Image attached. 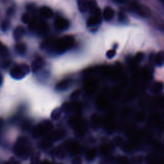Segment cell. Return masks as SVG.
<instances>
[{"mask_svg":"<svg viewBox=\"0 0 164 164\" xmlns=\"http://www.w3.org/2000/svg\"><path fill=\"white\" fill-rule=\"evenodd\" d=\"M75 40L71 36H65L58 40L54 44V49L58 53H62L73 47Z\"/></svg>","mask_w":164,"mask_h":164,"instance_id":"1","label":"cell"},{"mask_svg":"<svg viewBox=\"0 0 164 164\" xmlns=\"http://www.w3.org/2000/svg\"><path fill=\"white\" fill-rule=\"evenodd\" d=\"M14 153L23 159L28 158L30 155V149L27 146L26 139L23 137L19 138L14 147Z\"/></svg>","mask_w":164,"mask_h":164,"instance_id":"2","label":"cell"},{"mask_svg":"<svg viewBox=\"0 0 164 164\" xmlns=\"http://www.w3.org/2000/svg\"><path fill=\"white\" fill-rule=\"evenodd\" d=\"M30 67L27 64L16 65L10 70V75L15 80H21L30 73Z\"/></svg>","mask_w":164,"mask_h":164,"instance_id":"3","label":"cell"},{"mask_svg":"<svg viewBox=\"0 0 164 164\" xmlns=\"http://www.w3.org/2000/svg\"><path fill=\"white\" fill-rule=\"evenodd\" d=\"M52 128V124L50 121H44L40 123L33 129L32 134L34 137H39L49 132Z\"/></svg>","mask_w":164,"mask_h":164,"instance_id":"4","label":"cell"},{"mask_svg":"<svg viewBox=\"0 0 164 164\" xmlns=\"http://www.w3.org/2000/svg\"><path fill=\"white\" fill-rule=\"evenodd\" d=\"M92 13V15L88 19L87 22V25L89 26H96L101 22V11L99 9L97 8Z\"/></svg>","mask_w":164,"mask_h":164,"instance_id":"5","label":"cell"},{"mask_svg":"<svg viewBox=\"0 0 164 164\" xmlns=\"http://www.w3.org/2000/svg\"><path fill=\"white\" fill-rule=\"evenodd\" d=\"M54 26L58 30L64 31L69 28V23L66 19L62 17H58L54 21Z\"/></svg>","mask_w":164,"mask_h":164,"instance_id":"6","label":"cell"},{"mask_svg":"<svg viewBox=\"0 0 164 164\" xmlns=\"http://www.w3.org/2000/svg\"><path fill=\"white\" fill-rule=\"evenodd\" d=\"M85 87L87 91H89L90 93H93L98 87L97 81L95 79L90 78L88 80H87Z\"/></svg>","mask_w":164,"mask_h":164,"instance_id":"7","label":"cell"},{"mask_svg":"<svg viewBox=\"0 0 164 164\" xmlns=\"http://www.w3.org/2000/svg\"><path fill=\"white\" fill-rule=\"evenodd\" d=\"M71 126L73 127V128H75L76 130L78 131V132H81V131H83V123H82L80 120L77 117H74L71 119Z\"/></svg>","mask_w":164,"mask_h":164,"instance_id":"8","label":"cell"},{"mask_svg":"<svg viewBox=\"0 0 164 164\" xmlns=\"http://www.w3.org/2000/svg\"><path fill=\"white\" fill-rule=\"evenodd\" d=\"M130 10H132V12L137 13V14L138 15H146L145 11L142 9V7L140 5L135 3H130Z\"/></svg>","mask_w":164,"mask_h":164,"instance_id":"9","label":"cell"},{"mask_svg":"<svg viewBox=\"0 0 164 164\" xmlns=\"http://www.w3.org/2000/svg\"><path fill=\"white\" fill-rule=\"evenodd\" d=\"M24 32H25V29H24V27L18 26L17 27L14 29L13 32V35L14 39L17 40H20L24 34Z\"/></svg>","mask_w":164,"mask_h":164,"instance_id":"10","label":"cell"},{"mask_svg":"<svg viewBox=\"0 0 164 164\" xmlns=\"http://www.w3.org/2000/svg\"><path fill=\"white\" fill-rule=\"evenodd\" d=\"M40 12L42 17L46 19H50L53 16V12L50 7L43 6L41 7Z\"/></svg>","mask_w":164,"mask_h":164,"instance_id":"11","label":"cell"},{"mask_svg":"<svg viewBox=\"0 0 164 164\" xmlns=\"http://www.w3.org/2000/svg\"><path fill=\"white\" fill-rule=\"evenodd\" d=\"M43 60L40 57L35 58L32 64V70L33 72H37L39 71L43 65Z\"/></svg>","mask_w":164,"mask_h":164,"instance_id":"12","label":"cell"},{"mask_svg":"<svg viewBox=\"0 0 164 164\" xmlns=\"http://www.w3.org/2000/svg\"><path fill=\"white\" fill-rule=\"evenodd\" d=\"M115 12L114 10L112 8L107 7H106L103 12V17L106 21H110L112 19V18L114 17Z\"/></svg>","mask_w":164,"mask_h":164,"instance_id":"13","label":"cell"},{"mask_svg":"<svg viewBox=\"0 0 164 164\" xmlns=\"http://www.w3.org/2000/svg\"><path fill=\"white\" fill-rule=\"evenodd\" d=\"M67 149L72 154H77L80 151V145L77 142H71L67 146Z\"/></svg>","mask_w":164,"mask_h":164,"instance_id":"14","label":"cell"},{"mask_svg":"<svg viewBox=\"0 0 164 164\" xmlns=\"http://www.w3.org/2000/svg\"><path fill=\"white\" fill-rule=\"evenodd\" d=\"M78 9L81 12H86L89 9L88 1H87V0H78Z\"/></svg>","mask_w":164,"mask_h":164,"instance_id":"15","label":"cell"},{"mask_svg":"<svg viewBox=\"0 0 164 164\" xmlns=\"http://www.w3.org/2000/svg\"><path fill=\"white\" fill-rule=\"evenodd\" d=\"M156 64L158 66H162L164 64V52L160 51L157 54L155 57Z\"/></svg>","mask_w":164,"mask_h":164,"instance_id":"16","label":"cell"},{"mask_svg":"<svg viewBox=\"0 0 164 164\" xmlns=\"http://www.w3.org/2000/svg\"><path fill=\"white\" fill-rule=\"evenodd\" d=\"M97 153V149L96 148H92L91 149H89L86 153L87 159L89 161L93 160L95 158V157H96Z\"/></svg>","mask_w":164,"mask_h":164,"instance_id":"17","label":"cell"},{"mask_svg":"<svg viewBox=\"0 0 164 164\" xmlns=\"http://www.w3.org/2000/svg\"><path fill=\"white\" fill-rule=\"evenodd\" d=\"M70 83L69 80H62L61 81H60L59 83L56 85V89L58 91H62V90H64L67 88V87L69 86V85Z\"/></svg>","mask_w":164,"mask_h":164,"instance_id":"18","label":"cell"},{"mask_svg":"<svg viewBox=\"0 0 164 164\" xmlns=\"http://www.w3.org/2000/svg\"><path fill=\"white\" fill-rule=\"evenodd\" d=\"M38 32L40 34H44L48 31V26L44 22H41L37 26Z\"/></svg>","mask_w":164,"mask_h":164,"instance_id":"19","label":"cell"},{"mask_svg":"<svg viewBox=\"0 0 164 164\" xmlns=\"http://www.w3.org/2000/svg\"><path fill=\"white\" fill-rule=\"evenodd\" d=\"M26 46L24 43L19 42L15 45V50L19 54H24L26 52Z\"/></svg>","mask_w":164,"mask_h":164,"instance_id":"20","label":"cell"},{"mask_svg":"<svg viewBox=\"0 0 164 164\" xmlns=\"http://www.w3.org/2000/svg\"><path fill=\"white\" fill-rule=\"evenodd\" d=\"M97 103L99 107L105 108L108 105V100L107 99H106V97L105 96L101 95V96H99V98L97 99Z\"/></svg>","mask_w":164,"mask_h":164,"instance_id":"21","label":"cell"},{"mask_svg":"<svg viewBox=\"0 0 164 164\" xmlns=\"http://www.w3.org/2000/svg\"><path fill=\"white\" fill-rule=\"evenodd\" d=\"M163 89V84L162 82H156L153 86V91L155 93H159Z\"/></svg>","mask_w":164,"mask_h":164,"instance_id":"22","label":"cell"},{"mask_svg":"<svg viewBox=\"0 0 164 164\" xmlns=\"http://www.w3.org/2000/svg\"><path fill=\"white\" fill-rule=\"evenodd\" d=\"M41 144H42V146L44 148H50L53 146V140L51 138H46L44 139Z\"/></svg>","mask_w":164,"mask_h":164,"instance_id":"23","label":"cell"},{"mask_svg":"<svg viewBox=\"0 0 164 164\" xmlns=\"http://www.w3.org/2000/svg\"><path fill=\"white\" fill-rule=\"evenodd\" d=\"M61 114H62L61 109L57 108L54 109V110L52 112L51 117L53 120H56L60 118V117L61 116Z\"/></svg>","mask_w":164,"mask_h":164,"instance_id":"24","label":"cell"},{"mask_svg":"<svg viewBox=\"0 0 164 164\" xmlns=\"http://www.w3.org/2000/svg\"><path fill=\"white\" fill-rule=\"evenodd\" d=\"M100 124V119L99 117L97 116V115H93L92 117V126L97 128Z\"/></svg>","mask_w":164,"mask_h":164,"instance_id":"25","label":"cell"},{"mask_svg":"<svg viewBox=\"0 0 164 164\" xmlns=\"http://www.w3.org/2000/svg\"><path fill=\"white\" fill-rule=\"evenodd\" d=\"M21 19L24 23H25V24L29 23L30 21L31 20L30 13L29 12L24 13L21 17Z\"/></svg>","mask_w":164,"mask_h":164,"instance_id":"26","label":"cell"},{"mask_svg":"<svg viewBox=\"0 0 164 164\" xmlns=\"http://www.w3.org/2000/svg\"><path fill=\"white\" fill-rule=\"evenodd\" d=\"M63 136V133L61 131H57V132H55L54 133H53L51 136V139L52 140H58L60 138L62 137Z\"/></svg>","mask_w":164,"mask_h":164,"instance_id":"27","label":"cell"},{"mask_svg":"<svg viewBox=\"0 0 164 164\" xmlns=\"http://www.w3.org/2000/svg\"><path fill=\"white\" fill-rule=\"evenodd\" d=\"M88 7L89 9H90V10L91 11V12H92L93 11H94L97 8L96 6V3H95V1H94V0H90V1H88Z\"/></svg>","mask_w":164,"mask_h":164,"instance_id":"28","label":"cell"},{"mask_svg":"<svg viewBox=\"0 0 164 164\" xmlns=\"http://www.w3.org/2000/svg\"><path fill=\"white\" fill-rule=\"evenodd\" d=\"M9 25H10V23L9 20H3L2 21L1 24V28L3 31L6 32L8 29L9 28Z\"/></svg>","mask_w":164,"mask_h":164,"instance_id":"29","label":"cell"},{"mask_svg":"<svg viewBox=\"0 0 164 164\" xmlns=\"http://www.w3.org/2000/svg\"><path fill=\"white\" fill-rule=\"evenodd\" d=\"M8 53H9V50H8L7 46L3 45L1 44V45L0 46V55L3 56H6Z\"/></svg>","mask_w":164,"mask_h":164,"instance_id":"30","label":"cell"},{"mask_svg":"<svg viewBox=\"0 0 164 164\" xmlns=\"http://www.w3.org/2000/svg\"><path fill=\"white\" fill-rule=\"evenodd\" d=\"M118 162L119 164H130V160L126 157H121L119 158Z\"/></svg>","mask_w":164,"mask_h":164,"instance_id":"31","label":"cell"},{"mask_svg":"<svg viewBox=\"0 0 164 164\" xmlns=\"http://www.w3.org/2000/svg\"><path fill=\"white\" fill-rule=\"evenodd\" d=\"M116 54V50H110L107 51V53H106V57H107L108 58H112L115 56V55Z\"/></svg>","mask_w":164,"mask_h":164,"instance_id":"32","label":"cell"},{"mask_svg":"<svg viewBox=\"0 0 164 164\" xmlns=\"http://www.w3.org/2000/svg\"><path fill=\"white\" fill-rule=\"evenodd\" d=\"M101 72H102V74H103V75H105V76L110 75L112 73L110 69L108 67H103L101 70Z\"/></svg>","mask_w":164,"mask_h":164,"instance_id":"33","label":"cell"},{"mask_svg":"<svg viewBox=\"0 0 164 164\" xmlns=\"http://www.w3.org/2000/svg\"><path fill=\"white\" fill-rule=\"evenodd\" d=\"M63 110H64L65 112H69L71 109H72V105L69 103H65L62 106Z\"/></svg>","mask_w":164,"mask_h":164,"instance_id":"34","label":"cell"},{"mask_svg":"<svg viewBox=\"0 0 164 164\" xmlns=\"http://www.w3.org/2000/svg\"><path fill=\"white\" fill-rule=\"evenodd\" d=\"M32 164H39V155H34L32 160Z\"/></svg>","mask_w":164,"mask_h":164,"instance_id":"35","label":"cell"},{"mask_svg":"<svg viewBox=\"0 0 164 164\" xmlns=\"http://www.w3.org/2000/svg\"><path fill=\"white\" fill-rule=\"evenodd\" d=\"M101 152L103 153V154H107L110 151V148H109V147L108 146H103L101 147Z\"/></svg>","mask_w":164,"mask_h":164,"instance_id":"36","label":"cell"},{"mask_svg":"<svg viewBox=\"0 0 164 164\" xmlns=\"http://www.w3.org/2000/svg\"><path fill=\"white\" fill-rule=\"evenodd\" d=\"M72 164H82V160L80 158L75 157L72 160Z\"/></svg>","mask_w":164,"mask_h":164,"instance_id":"37","label":"cell"},{"mask_svg":"<svg viewBox=\"0 0 164 164\" xmlns=\"http://www.w3.org/2000/svg\"><path fill=\"white\" fill-rule=\"evenodd\" d=\"M35 26H36V21H35V19H33L29 23V28L30 30H34Z\"/></svg>","mask_w":164,"mask_h":164,"instance_id":"38","label":"cell"},{"mask_svg":"<svg viewBox=\"0 0 164 164\" xmlns=\"http://www.w3.org/2000/svg\"><path fill=\"white\" fill-rule=\"evenodd\" d=\"M80 91H76L74 92L73 94H71V97L72 98V99H75V98H76L79 95H80Z\"/></svg>","mask_w":164,"mask_h":164,"instance_id":"39","label":"cell"},{"mask_svg":"<svg viewBox=\"0 0 164 164\" xmlns=\"http://www.w3.org/2000/svg\"><path fill=\"white\" fill-rule=\"evenodd\" d=\"M142 113L140 112V114H139L138 115V119L139 120H141V121H142V117H144V114H143V115H142Z\"/></svg>","mask_w":164,"mask_h":164,"instance_id":"40","label":"cell"},{"mask_svg":"<svg viewBox=\"0 0 164 164\" xmlns=\"http://www.w3.org/2000/svg\"><path fill=\"white\" fill-rule=\"evenodd\" d=\"M41 164H52V163L49 162V161L46 160V161H44V162H42Z\"/></svg>","mask_w":164,"mask_h":164,"instance_id":"41","label":"cell"},{"mask_svg":"<svg viewBox=\"0 0 164 164\" xmlns=\"http://www.w3.org/2000/svg\"><path fill=\"white\" fill-rule=\"evenodd\" d=\"M114 1H115L117 3H122L123 1H124V0H114Z\"/></svg>","mask_w":164,"mask_h":164,"instance_id":"42","label":"cell"},{"mask_svg":"<svg viewBox=\"0 0 164 164\" xmlns=\"http://www.w3.org/2000/svg\"><path fill=\"white\" fill-rule=\"evenodd\" d=\"M2 81H3V78H2L1 75H0V85L1 84V83H2Z\"/></svg>","mask_w":164,"mask_h":164,"instance_id":"43","label":"cell"},{"mask_svg":"<svg viewBox=\"0 0 164 164\" xmlns=\"http://www.w3.org/2000/svg\"><path fill=\"white\" fill-rule=\"evenodd\" d=\"M160 1H161V2H162V3H163V5H164V0H160Z\"/></svg>","mask_w":164,"mask_h":164,"instance_id":"44","label":"cell"},{"mask_svg":"<svg viewBox=\"0 0 164 164\" xmlns=\"http://www.w3.org/2000/svg\"><path fill=\"white\" fill-rule=\"evenodd\" d=\"M1 42H0V46H1Z\"/></svg>","mask_w":164,"mask_h":164,"instance_id":"45","label":"cell"},{"mask_svg":"<svg viewBox=\"0 0 164 164\" xmlns=\"http://www.w3.org/2000/svg\"><path fill=\"white\" fill-rule=\"evenodd\" d=\"M163 115H164V112H163Z\"/></svg>","mask_w":164,"mask_h":164,"instance_id":"46","label":"cell"}]
</instances>
